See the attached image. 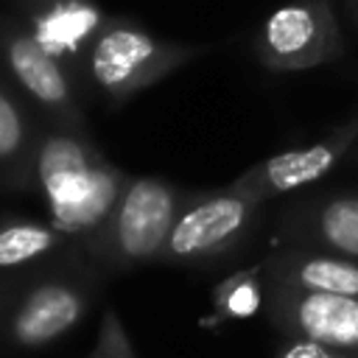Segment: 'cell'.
<instances>
[{"mask_svg": "<svg viewBox=\"0 0 358 358\" xmlns=\"http://www.w3.org/2000/svg\"><path fill=\"white\" fill-rule=\"evenodd\" d=\"M344 3H347V14H350L352 25L358 28V0H344Z\"/></svg>", "mask_w": 358, "mask_h": 358, "instance_id": "cell-18", "label": "cell"}, {"mask_svg": "<svg viewBox=\"0 0 358 358\" xmlns=\"http://www.w3.org/2000/svg\"><path fill=\"white\" fill-rule=\"evenodd\" d=\"M34 143L28 115L17 95L0 81V171L8 173L11 182L34 185L31 165H34Z\"/></svg>", "mask_w": 358, "mask_h": 358, "instance_id": "cell-13", "label": "cell"}, {"mask_svg": "<svg viewBox=\"0 0 358 358\" xmlns=\"http://www.w3.org/2000/svg\"><path fill=\"white\" fill-rule=\"evenodd\" d=\"M90 358H137L134 344H131V338L126 333V324H123L115 305H106V310L101 316L95 347H92Z\"/></svg>", "mask_w": 358, "mask_h": 358, "instance_id": "cell-16", "label": "cell"}, {"mask_svg": "<svg viewBox=\"0 0 358 358\" xmlns=\"http://www.w3.org/2000/svg\"><path fill=\"white\" fill-rule=\"evenodd\" d=\"M14 6L31 36L84 84L90 48L109 14L95 0H14Z\"/></svg>", "mask_w": 358, "mask_h": 358, "instance_id": "cell-9", "label": "cell"}, {"mask_svg": "<svg viewBox=\"0 0 358 358\" xmlns=\"http://www.w3.org/2000/svg\"><path fill=\"white\" fill-rule=\"evenodd\" d=\"M31 176L48 204V221L78 243L98 232L129 182V173L112 165L87 131L56 123L36 134Z\"/></svg>", "mask_w": 358, "mask_h": 358, "instance_id": "cell-1", "label": "cell"}, {"mask_svg": "<svg viewBox=\"0 0 358 358\" xmlns=\"http://www.w3.org/2000/svg\"><path fill=\"white\" fill-rule=\"evenodd\" d=\"M260 201L232 185L221 190L190 193L159 255L168 266H213L232 255L255 229Z\"/></svg>", "mask_w": 358, "mask_h": 358, "instance_id": "cell-4", "label": "cell"}, {"mask_svg": "<svg viewBox=\"0 0 358 358\" xmlns=\"http://www.w3.org/2000/svg\"><path fill=\"white\" fill-rule=\"evenodd\" d=\"M252 53L274 73H302L344 56V34L333 0H288L255 31Z\"/></svg>", "mask_w": 358, "mask_h": 358, "instance_id": "cell-5", "label": "cell"}, {"mask_svg": "<svg viewBox=\"0 0 358 358\" xmlns=\"http://www.w3.org/2000/svg\"><path fill=\"white\" fill-rule=\"evenodd\" d=\"M266 305V274L263 266L241 268L224 277L213 288V319L215 322H241L255 316Z\"/></svg>", "mask_w": 358, "mask_h": 358, "instance_id": "cell-14", "label": "cell"}, {"mask_svg": "<svg viewBox=\"0 0 358 358\" xmlns=\"http://www.w3.org/2000/svg\"><path fill=\"white\" fill-rule=\"evenodd\" d=\"M355 145H358V112L308 145L285 148L280 154L255 162L229 185L243 196L266 204L268 199L316 185L330 171H336V165H341Z\"/></svg>", "mask_w": 358, "mask_h": 358, "instance_id": "cell-7", "label": "cell"}, {"mask_svg": "<svg viewBox=\"0 0 358 358\" xmlns=\"http://www.w3.org/2000/svg\"><path fill=\"white\" fill-rule=\"evenodd\" d=\"M64 235L48 221H8L0 224V268L25 266L48 255Z\"/></svg>", "mask_w": 358, "mask_h": 358, "instance_id": "cell-15", "label": "cell"}, {"mask_svg": "<svg viewBox=\"0 0 358 358\" xmlns=\"http://www.w3.org/2000/svg\"><path fill=\"white\" fill-rule=\"evenodd\" d=\"M347 162H350V165H358V145H355V148H352V154H350V157H347Z\"/></svg>", "mask_w": 358, "mask_h": 358, "instance_id": "cell-19", "label": "cell"}, {"mask_svg": "<svg viewBox=\"0 0 358 358\" xmlns=\"http://www.w3.org/2000/svg\"><path fill=\"white\" fill-rule=\"evenodd\" d=\"M207 50V45L162 39L131 20L109 17L90 48L84 87L98 92L109 106H123Z\"/></svg>", "mask_w": 358, "mask_h": 358, "instance_id": "cell-2", "label": "cell"}, {"mask_svg": "<svg viewBox=\"0 0 358 358\" xmlns=\"http://www.w3.org/2000/svg\"><path fill=\"white\" fill-rule=\"evenodd\" d=\"M344 352L330 350L324 344L308 341V338H285L274 358H341Z\"/></svg>", "mask_w": 358, "mask_h": 358, "instance_id": "cell-17", "label": "cell"}, {"mask_svg": "<svg viewBox=\"0 0 358 358\" xmlns=\"http://www.w3.org/2000/svg\"><path fill=\"white\" fill-rule=\"evenodd\" d=\"M263 308L285 338H308L338 352H358V296L266 280Z\"/></svg>", "mask_w": 358, "mask_h": 358, "instance_id": "cell-8", "label": "cell"}, {"mask_svg": "<svg viewBox=\"0 0 358 358\" xmlns=\"http://www.w3.org/2000/svg\"><path fill=\"white\" fill-rule=\"evenodd\" d=\"M187 196V190L165 179L129 176L115 210L98 227V232L81 243V249L92 263L109 271L159 263Z\"/></svg>", "mask_w": 358, "mask_h": 358, "instance_id": "cell-3", "label": "cell"}, {"mask_svg": "<svg viewBox=\"0 0 358 358\" xmlns=\"http://www.w3.org/2000/svg\"><path fill=\"white\" fill-rule=\"evenodd\" d=\"M341 358H358V352H344Z\"/></svg>", "mask_w": 358, "mask_h": 358, "instance_id": "cell-20", "label": "cell"}, {"mask_svg": "<svg viewBox=\"0 0 358 358\" xmlns=\"http://www.w3.org/2000/svg\"><path fill=\"white\" fill-rule=\"evenodd\" d=\"M0 62L11 81L45 109L56 126L87 131L84 109L78 101V81L73 73L48 53L20 20H0Z\"/></svg>", "mask_w": 358, "mask_h": 358, "instance_id": "cell-6", "label": "cell"}, {"mask_svg": "<svg viewBox=\"0 0 358 358\" xmlns=\"http://www.w3.org/2000/svg\"><path fill=\"white\" fill-rule=\"evenodd\" d=\"M266 280L288 282L296 288L358 296V260L333 252H319L296 243H285L263 263Z\"/></svg>", "mask_w": 358, "mask_h": 358, "instance_id": "cell-12", "label": "cell"}, {"mask_svg": "<svg viewBox=\"0 0 358 358\" xmlns=\"http://www.w3.org/2000/svg\"><path fill=\"white\" fill-rule=\"evenodd\" d=\"M288 243L358 260V193H327L299 201L282 218Z\"/></svg>", "mask_w": 358, "mask_h": 358, "instance_id": "cell-11", "label": "cell"}, {"mask_svg": "<svg viewBox=\"0 0 358 358\" xmlns=\"http://www.w3.org/2000/svg\"><path fill=\"white\" fill-rule=\"evenodd\" d=\"M90 282L81 277H48L25 291L8 319V338L17 347L36 350L70 333L90 308Z\"/></svg>", "mask_w": 358, "mask_h": 358, "instance_id": "cell-10", "label": "cell"}]
</instances>
